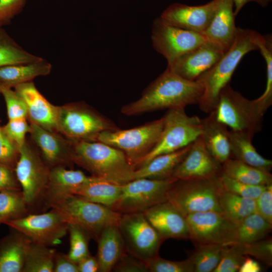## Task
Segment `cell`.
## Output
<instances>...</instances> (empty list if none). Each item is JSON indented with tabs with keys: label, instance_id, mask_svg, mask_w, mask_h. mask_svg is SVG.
<instances>
[{
	"label": "cell",
	"instance_id": "obj_37",
	"mask_svg": "<svg viewBox=\"0 0 272 272\" xmlns=\"http://www.w3.org/2000/svg\"><path fill=\"white\" fill-rule=\"evenodd\" d=\"M26 205L19 191H0V224L25 216Z\"/></svg>",
	"mask_w": 272,
	"mask_h": 272
},
{
	"label": "cell",
	"instance_id": "obj_54",
	"mask_svg": "<svg viewBox=\"0 0 272 272\" xmlns=\"http://www.w3.org/2000/svg\"><path fill=\"white\" fill-rule=\"evenodd\" d=\"M3 85L0 83V93H1L2 89L3 87Z\"/></svg>",
	"mask_w": 272,
	"mask_h": 272
},
{
	"label": "cell",
	"instance_id": "obj_2",
	"mask_svg": "<svg viewBox=\"0 0 272 272\" xmlns=\"http://www.w3.org/2000/svg\"><path fill=\"white\" fill-rule=\"evenodd\" d=\"M72 146V161L92 176L119 185L133 180L135 169L121 151L97 141H73Z\"/></svg>",
	"mask_w": 272,
	"mask_h": 272
},
{
	"label": "cell",
	"instance_id": "obj_38",
	"mask_svg": "<svg viewBox=\"0 0 272 272\" xmlns=\"http://www.w3.org/2000/svg\"><path fill=\"white\" fill-rule=\"evenodd\" d=\"M68 231L70 249L67 255L72 261L78 264L90 254L88 242L91 237L84 229L73 224H68Z\"/></svg>",
	"mask_w": 272,
	"mask_h": 272
},
{
	"label": "cell",
	"instance_id": "obj_42",
	"mask_svg": "<svg viewBox=\"0 0 272 272\" xmlns=\"http://www.w3.org/2000/svg\"><path fill=\"white\" fill-rule=\"evenodd\" d=\"M243 254L258 259L268 267L272 266V239L264 238L250 243L240 244Z\"/></svg>",
	"mask_w": 272,
	"mask_h": 272
},
{
	"label": "cell",
	"instance_id": "obj_14",
	"mask_svg": "<svg viewBox=\"0 0 272 272\" xmlns=\"http://www.w3.org/2000/svg\"><path fill=\"white\" fill-rule=\"evenodd\" d=\"M5 224L32 242L46 246L58 244L68 231V224L56 212L25 216Z\"/></svg>",
	"mask_w": 272,
	"mask_h": 272
},
{
	"label": "cell",
	"instance_id": "obj_53",
	"mask_svg": "<svg viewBox=\"0 0 272 272\" xmlns=\"http://www.w3.org/2000/svg\"><path fill=\"white\" fill-rule=\"evenodd\" d=\"M234 7V13L236 16L247 3L256 2L262 7H266L271 0H232Z\"/></svg>",
	"mask_w": 272,
	"mask_h": 272
},
{
	"label": "cell",
	"instance_id": "obj_39",
	"mask_svg": "<svg viewBox=\"0 0 272 272\" xmlns=\"http://www.w3.org/2000/svg\"><path fill=\"white\" fill-rule=\"evenodd\" d=\"M245 257L240 244L223 245L220 261L213 272L238 271Z\"/></svg>",
	"mask_w": 272,
	"mask_h": 272
},
{
	"label": "cell",
	"instance_id": "obj_55",
	"mask_svg": "<svg viewBox=\"0 0 272 272\" xmlns=\"http://www.w3.org/2000/svg\"><path fill=\"white\" fill-rule=\"evenodd\" d=\"M3 134V131L0 129V137H1Z\"/></svg>",
	"mask_w": 272,
	"mask_h": 272
},
{
	"label": "cell",
	"instance_id": "obj_15",
	"mask_svg": "<svg viewBox=\"0 0 272 272\" xmlns=\"http://www.w3.org/2000/svg\"><path fill=\"white\" fill-rule=\"evenodd\" d=\"M19 152L16 176L22 187L23 197L27 204H30L45 191L49 170L26 142Z\"/></svg>",
	"mask_w": 272,
	"mask_h": 272
},
{
	"label": "cell",
	"instance_id": "obj_29",
	"mask_svg": "<svg viewBox=\"0 0 272 272\" xmlns=\"http://www.w3.org/2000/svg\"><path fill=\"white\" fill-rule=\"evenodd\" d=\"M91 176L81 170H67L56 167L49 171L45 191L47 200L60 195L72 193L78 187L88 181Z\"/></svg>",
	"mask_w": 272,
	"mask_h": 272
},
{
	"label": "cell",
	"instance_id": "obj_24",
	"mask_svg": "<svg viewBox=\"0 0 272 272\" xmlns=\"http://www.w3.org/2000/svg\"><path fill=\"white\" fill-rule=\"evenodd\" d=\"M97 258L100 272H109L126 251L123 239L116 225L105 228L97 240Z\"/></svg>",
	"mask_w": 272,
	"mask_h": 272
},
{
	"label": "cell",
	"instance_id": "obj_44",
	"mask_svg": "<svg viewBox=\"0 0 272 272\" xmlns=\"http://www.w3.org/2000/svg\"><path fill=\"white\" fill-rule=\"evenodd\" d=\"M30 131V125L26 118L9 120L5 125L3 132L17 146L18 150L25 143V136Z\"/></svg>",
	"mask_w": 272,
	"mask_h": 272
},
{
	"label": "cell",
	"instance_id": "obj_26",
	"mask_svg": "<svg viewBox=\"0 0 272 272\" xmlns=\"http://www.w3.org/2000/svg\"><path fill=\"white\" fill-rule=\"evenodd\" d=\"M121 191L122 185L91 176L88 181L76 188L72 193L112 209L118 200Z\"/></svg>",
	"mask_w": 272,
	"mask_h": 272
},
{
	"label": "cell",
	"instance_id": "obj_21",
	"mask_svg": "<svg viewBox=\"0 0 272 272\" xmlns=\"http://www.w3.org/2000/svg\"><path fill=\"white\" fill-rule=\"evenodd\" d=\"M14 88L25 102L32 122L49 131L57 130L58 107L49 103L32 81L18 85Z\"/></svg>",
	"mask_w": 272,
	"mask_h": 272
},
{
	"label": "cell",
	"instance_id": "obj_22",
	"mask_svg": "<svg viewBox=\"0 0 272 272\" xmlns=\"http://www.w3.org/2000/svg\"><path fill=\"white\" fill-rule=\"evenodd\" d=\"M201 120L203 143L212 156L222 164L231 158L229 130L216 119L213 111Z\"/></svg>",
	"mask_w": 272,
	"mask_h": 272
},
{
	"label": "cell",
	"instance_id": "obj_30",
	"mask_svg": "<svg viewBox=\"0 0 272 272\" xmlns=\"http://www.w3.org/2000/svg\"><path fill=\"white\" fill-rule=\"evenodd\" d=\"M231 158L245 164L270 172L272 161L260 155L252 144L249 136L229 130Z\"/></svg>",
	"mask_w": 272,
	"mask_h": 272
},
{
	"label": "cell",
	"instance_id": "obj_4",
	"mask_svg": "<svg viewBox=\"0 0 272 272\" xmlns=\"http://www.w3.org/2000/svg\"><path fill=\"white\" fill-rule=\"evenodd\" d=\"M52 210L68 224L78 226L97 240L106 227L118 225L120 213L103 205L69 193L48 200Z\"/></svg>",
	"mask_w": 272,
	"mask_h": 272
},
{
	"label": "cell",
	"instance_id": "obj_28",
	"mask_svg": "<svg viewBox=\"0 0 272 272\" xmlns=\"http://www.w3.org/2000/svg\"><path fill=\"white\" fill-rule=\"evenodd\" d=\"M7 237L0 244V272H22L32 242L22 234Z\"/></svg>",
	"mask_w": 272,
	"mask_h": 272
},
{
	"label": "cell",
	"instance_id": "obj_11",
	"mask_svg": "<svg viewBox=\"0 0 272 272\" xmlns=\"http://www.w3.org/2000/svg\"><path fill=\"white\" fill-rule=\"evenodd\" d=\"M176 180L173 177L162 180L133 179L122 185L121 195L111 209L121 214L143 213L167 201V192Z\"/></svg>",
	"mask_w": 272,
	"mask_h": 272
},
{
	"label": "cell",
	"instance_id": "obj_6",
	"mask_svg": "<svg viewBox=\"0 0 272 272\" xmlns=\"http://www.w3.org/2000/svg\"><path fill=\"white\" fill-rule=\"evenodd\" d=\"M163 118L164 126L158 141L135 169L157 156L173 152L190 145L201 135V119L197 116H189L185 108L168 109Z\"/></svg>",
	"mask_w": 272,
	"mask_h": 272
},
{
	"label": "cell",
	"instance_id": "obj_31",
	"mask_svg": "<svg viewBox=\"0 0 272 272\" xmlns=\"http://www.w3.org/2000/svg\"><path fill=\"white\" fill-rule=\"evenodd\" d=\"M222 172L226 176L248 184L267 186L272 184L270 172L255 168L230 158L222 164Z\"/></svg>",
	"mask_w": 272,
	"mask_h": 272
},
{
	"label": "cell",
	"instance_id": "obj_20",
	"mask_svg": "<svg viewBox=\"0 0 272 272\" xmlns=\"http://www.w3.org/2000/svg\"><path fill=\"white\" fill-rule=\"evenodd\" d=\"M232 0H220L213 17L202 33L207 41L224 53L233 44L237 31Z\"/></svg>",
	"mask_w": 272,
	"mask_h": 272
},
{
	"label": "cell",
	"instance_id": "obj_50",
	"mask_svg": "<svg viewBox=\"0 0 272 272\" xmlns=\"http://www.w3.org/2000/svg\"><path fill=\"white\" fill-rule=\"evenodd\" d=\"M53 272H79L78 264L72 261L67 254H55Z\"/></svg>",
	"mask_w": 272,
	"mask_h": 272
},
{
	"label": "cell",
	"instance_id": "obj_18",
	"mask_svg": "<svg viewBox=\"0 0 272 272\" xmlns=\"http://www.w3.org/2000/svg\"><path fill=\"white\" fill-rule=\"evenodd\" d=\"M221 171L222 164L210 153L200 136L191 144L172 177L177 179L209 178L218 176Z\"/></svg>",
	"mask_w": 272,
	"mask_h": 272
},
{
	"label": "cell",
	"instance_id": "obj_12",
	"mask_svg": "<svg viewBox=\"0 0 272 272\" xmlns=\"http://www.w3.org/2000/svg\"><path fill=\"white\" fill-rule=\"evenodd\" d=\"M151 39L153 47L168 64L207 41L202 34L174 26L160 17L153 22Z\"/></svg>",
	"mask_w": 272,
	"mask_h": 272
},
{
	"label": "cell",
	"instance_id": "obj_16",
	"mask_svg": "<svg viewBox=\"0 0 272 272\" xmlns=\"http://www.w3.org/2000/svg\"><path fill=\"white\" fill-rule=\"evenodd\" d=\"M224 54L217 46L206 41L168 64L167 69L186 80L196 81Z\"/></svg>",
	"mask_w": 272,
	"mask_h": 272
},
{
	"label": "cell",
	"instance_id": "obj_9",
	"mask_svg": "<svg viewBox=\"0 0 272 272\" xmlns=\"http://www.w3.org/2000/svg\"><path fill=\"white\" fill-rule=\"evenodd\" d=\"M119 128L112 120L83 104L58 107L57 130L73 141H96L101 132Z\"/></svg>",
	"mask_w": 272,
	"mask_h": 272
},
{
	"label": "cell",
	"instance_id": "obj_45",
	"mask_svg": "<svg viewBox=\"0 0 272 272\" xmlns=\"http://www.w3.org/2000/svg\"><path fill=\"white\" fill-rule=\"evenodd\" d=\"M27 0H0V28L9 24L23 10Z\"/></svg>",
	"mask_w": 272,
	"mask_h": 272
},
{
	"label": "cell",
	"instance_id": "obj_35",
	"mask_svg": "<svg viewBox=\"0 0 272 272\" xmlns=\"http://www.w3.org/2000/svg\"><path fill=\"white\" fill-rule=\"evenodd\" d=\"M54 249L31 242L28 247L22 272H52Z\"/></svg>",
	"mask_w": 272,
	"mask_h": 272
},
{
	"label": "cell",
	"instance_id": "obj_46",
	"mask_svg": "<svg viewBox=\"0 0 272 272\" xmlns=\"http://www.w3.org/2000/svg\"><path fill=\"white\" fill-rule=\"evenodd\" d=\"M112 271L116 272H149L145 262L132 256L126 251L116 263Z\"/></svg>",
	"mask_w": 272,
	"mask_h": 272
},
{
	"label": "cell",
	"instance_id": "obj_51",
	"mask_svg": "<svg viewBox=\"0 0 272 272\" xmlns=\"http://www.w3.org/2000/svg\"><path fill=\"white\" fill-rule=\"evenodd\" d=\"M79 272H97L99 271V263L96 257L88 255L78 264Z\"/></svg>",
	"mask_w": 272,
	"mask_h": 272
},
{
	"label": "cell",
	"instance_id": "obj_49",
	"mask_svg": "<svg viewBox=\"0 0 272 272\" xmlns=\"http://www.w3.org/2000/svg\"><path fill=\"white\" fill-rule=\"evenodd\" d=\"M19 182L11 167L0 163V191H19Z\"/></svg>",
	"mask_w": 272,
	"mask_h": 272
},
{
	"label": "cell",
	"instance_id": "obj_33",
	"mask_svg": "<svg viewBox=\"0 0 272 272\" xmlns=\"http://www.w3.org/2000/svg\"><path fill=\"white\" fill-rule=\"evenodd\" d=\"M271 228L272 225L254 213L237 225L230 244H248L264 239L271 232Z\"/></svg>",
	"mask_w": 272,
	"mask_h": 272
},
{
	"label": "cell",
	"instance_id": "obj_5",
	"mask_svg": "<svg viewBox=\"0 0 272 272\" xmlns=\"http://www.w3.org/2000/svg\"><path fill=\"white\" fill-rule=\"evenodd\" d=\"M218 175L203 179H177L167 192V201L185 217L206 211L222 214L219 203V193L222 186Z\"/></svg>",
	"mask_w": 272,
	"mask_h": 272
},
{
	"label": "cell",
	"instance_id": "obj_19",
	"mask_svg": "<svg viewBox=\"0 0 272 272\" xmlns=\"http://www.w3.org/2000/svg\"><path fill=\"white\" fill-rule=\"evenodd\" d=\"M143 213L164 240L188 239L185 217L169 201L157 204Z\"/></svg>",
	"mask_w": 272,
	"mask_h": 272
},
{
	"label": "cell",
	"instance_id": "obj_41",
	"mask_svg": "<svg viewBox=\"0 0 272 272\" xmlns=\"http://www.w3.org/2000/svg\"><path fill=\"white\" fill-rule=\"evenodd\" d=\"M145 263L149 272H193L189 257L182 261H172L164 259L158 255Z\"/></svg>",
	"mask_w": 272,
	"mask_h": 272
},
{
	"label": "cell",
	"instance_id": "obj_10",
	"mask_svg": "<svg viewBox=\"0 0 272 272\" xmlns=\"http://www.w3.org/2000/svg\"><path fill=\"white\" fill-rule=\"evenodd\" d=\"M117 226L128 254L144 262L159 255L164 240L143 213L122 214Z\"/></svg>",
	"mask_w": 272,
	"mask_h": 272
},
{
	"label": "cell",
	"instance_id": "obj_1",
	"mask_svg": "<svg viewBox=\"0 0 272 272\" xmlns=\"http://www.w3.org/2000/svg\"><path fill=\"white\" fill-rule=\"evenodd\" d=\"M204 91L197 81L186 80L166 68L138 100L124 105L121 112L132 116L156 110L198 104Z\"/></svg>",
	"mask_w": 272,
	"mask_h": 272
},
{
	"label": "cell",
	"instance_id": "obj_34",
	"mask_svg": "<svg viewBox=\"0 0 272 272\" xmlns=\"http://www.w3.org/2000/svg\"><path fill=\"white\" fill-rule=\"evenodd\" d=\"M41 58L22 48L3 28H0V67L34 62Z\"/></svg>",
	"mask_w": 272,
	"mask_h": 272
},
{
	"label": "cell",
	"instance_id": "obj_13",
	"mask_svg": "<svg viewBox=\"0 0 272 272\" xmlns=\"http://www.w3.org/2000/svg\"><path fill=\"white\" fill-rule=\"evenodd\" d=\"M185 218L188 239L195 246L230 244L237 225L222 214L214 211L194 213L187 215Z\"/></svg>",
	"mask_w": 272,
	"mask_h": 272
},
{
	"label": "cell",
	"instance_id": "obj_43",
	"mask_svg": "<svg viewBox=\"0 0 272 272\" xmlns=\"http://www.w3.org/2000/svg\"><path fill=\"white\" fill-rule=\"evenodd\" d=\"M1 93L6 103L9 120L26 118L28 116L25 102L15 91L10 87L3 86Z\"/></svg>",
	"mask_w": 272,
	"mask_h": 272
},
{
	"label": "cell",
	"instance_id": "obj_52",
	"mask_svg": "<svg viewBox=\"0 0 272 272\" xmlns=\"http://www.w3.org/2000/svg\"><path fill=\"white\" fill-rule=\"evenodd\" d=\"M261 271V267L259 263L249 256H246L238 270L239 272H259Z\"/></svg>",
	"mask_w": 272,
	"mask_h": 272
},
{
	"label": "cell",
	"instance_id": "obj_36",
	"mask_svg": "<svg viewBox=\"0 0 272 272\" xmlns=\"http://www.w3.org/2000/svg\"><path fill=\"white\" fill-rule=\"evenodd\" d=\"M223 246L214 244L195 246L189 257L193 272H213L220 261Z\"/></svg>",
	"mask_w": 272,
	"mask_h": 272
},
{
	"label": "cell",
	"instance_id": "obj_17",
	"mask_svg": "<svg viewBox=\"0 0 272 272\" xmlns=\"http://www.w3.org/2000/svg\"><path fill=\"white\" fill-rule=\"evenodd\" d=\"M220 0L200 6L175 3L161 14L160 18L174 26L202 34L211 22Z\"/></svg>",
	"mask_w": 272,
	"mask_h": 272
},
{
	"label": "cell",
	"instance_id": "obj_7",
	"mask_svg": "<svg viewBox=\"0 0 272 272\" xmlns=\"http://www.w3.org/2000/svg\"><path fill=\"white\" fill-rule=\"evenodd\" d=\"M213 112L216 119L232 131L253 139L262 129L264 115L258 112L252 100L234 90L230 84L221 91Z\"/></svg>",
	"mask_w": 272,
	"mask_h": 272
},
{
	"label": "cell",
	"instance_id": "obj_27",
	"mask_svg": "<svg viewBox=\"0 0 272 272\" xmlns=\"http://www.w3.org/2000/svg\"><path fill=\"white\" fill-rule=\"evenodd\" d=\"M51 68V64L43 58L29 63L4 66L0 67V83L6 87H15L37 77L47 75Z\"/></svg>",
	"mask_w": 272,
	"mask_h": 272
},
{
	"label": "cell",
	"instance_id": "obj_40",
	"mask_svg": "<svg viewBox=\"0 0 272 272\" xmlns=\"http://www.w3.org/2000/svg\"><path fill=\"white\" fill-rule=\"evenodd\" d=\"M218 176L224 190L245 198L255 199L266 187L240 182L226 176L222 171Z\"/></svg>",
	"mask_w": 272,
	"mask_h": 272
},
{
	"label": "cell",
	"instance_id": "obj_32",
	"mask_svg": "<svg viewBox=\"0 0 272 272\" xmlns=\"http://www.w3.org/2000/svg\"><path fill=\"white\" fill-rule=\"evenodd\" d=\"M219 203L222 214L236 224L255 212V199L239 196L223 187L219 193Z\"/></svg>",
	"mask_w": 272,
	"mask_h": 272
},
{
	"label": "cell",
	"instance_id": "obj_3",
	"mask_svg": "<svg viewBox=\"0 0 272 272\" xmlns=\"http://www.w3.org/2000/svg\"><path fill=\"white\" fill-rule=\"evenodd\" d=\"M255 50L257 47L252 41L251 30L238 27L231 47L196 80L204 88L197 104L203 112L209 114L215 110L221 91L229 84L240 60L247 53Z\"/></svg>",
	"mask_w": 272,
	"mask_h": 272
},
{
	"label": "cell",
	"instance_id": "obj_25",
	"mask_svg": "<svg viewBox=\"0 0 272 272\" xmlns=\"http://www.w3.org/2000/svg\"><path fill=\"white\" fill-rule=\"evenodd\" d=\"M191 144L176 151L157 156L135 169L133 179L162 180L172 177L175 170L188 153Z\"/></svg>",
	"mask_w": 272,
	"mask_h": 272
},
{
	"label": "cell",
	"instance_id": "obj_47",
	"mask_svg": "<svg viewBox=\"0 0 272 272\" xmlns=\"http://www.w3.org/2000/svg\"><path fill=\"white\" fill-rule=\"evenodd\" d=\"M255 201V213L272 225V184L266 186Z\"/></svg>",
	"mask_w": 272,
	"mask_h": 272
},
{
	"label": "cell",
	"instance_id": "obj_8",
	"mask_svg": "<svg viewBox=\"0 0 272 272\" xmlns=\"http://www.w3.org/2000/svg\"><path fill=\"white\" fill-rule=\"evenodd\" d=\"M163 126L162 117L130 129L103 131L98 134L96 141L121 151L135 169L158 141Z\"/></svg>",
	"mask_w": 272,
	"mask_h": 272
},
{
	"label": "cell",
	"instance_id": "obj_48",
	"mask_svg": "<svg viewBox=\"0 0 272 272\" xmlns=\"http://www.w3.org/2000/svg\"><path fill=\"white\" fill-rule=\"evenodd\" d=\"M18 152L19 150L15 144L3 133L0 137V163L11 167Z\"/></svg>",
	"mask_w": 272,
	"mask_h": 272
},
{
	"label": "cell",
	"instance_id": "obj_23",
	"mask_svg": "<svg viewBox=\"0 0 272 272\" xmlns=\"http://www.w3.org/2000/svg\"><path fill=\"white\" fill-rule=\"evenodd\" d=\"M30 125L31 136L48 163L54 165L63 160L72 161V144L38 124L32 122Z\"/></svg>",
	"mask_w": 272,
	"mask_h": 272
}]
</instances>
